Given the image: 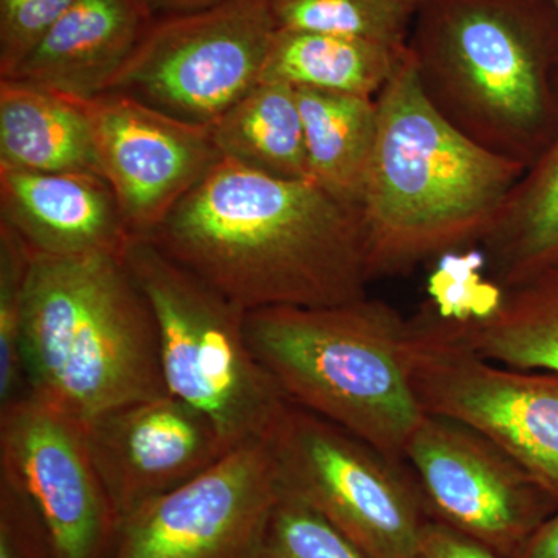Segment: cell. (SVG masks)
<instances>
[{
  "instance_id": "obj_1",
  "label": "cell",
  "mask_w": 558,
  "mask_h": 558,
  "mask_svg": "<svg viewBox=\"0 0 558 558\" xmlns=\"http://www.w3.org/2000/svg\"><path fill=\"white\" fill-rule=\"evenodd\" d=\"M146 240L247 311L368 296L359 208L222 159Z\"/></svg>"
},
{
  "instance_id": "obj_2",
  "label": "cell",
  "mask_w": 558,
  "mask_h": 558,
  "mask_svg": "<svg viewBox=\"0 0 558 558\" xmlns=\"http://www.w3.org/2000/svg\"><path fill=\"white\" fill-rule=\"evenodd\" d=\"M376 100L379 130L359 207L371 281L483 241L526 171L436 112L409 49Z\"/></svg>"
},
{
  "instance_id": "obj_3",
  "label": "cell",
  "mask_w": 558,
  "mask_h": 558,
  "mask_svg": "<svg viewBox=\"0 0 558 558\" xmlns=\"http://www.w3.org/2000/svg\"><path fill=\"white\" fill-rule=\"evenodd\" d=\"M407 49L429 105L488 153L531 167L558 134L548 0H422Z\"/></svg>"
},
{
  "instance_id": "obj_4",
  "label": "cell",
  "mask_w": 558,
  "mask_h": 558,
  "mask_svg": "<svg viewBox=\"0 0 558 558\" xmlns=\"http://www.w3.org/2000/svg\"><path fill=\"white\" fill-rule=\"evenodd\" d=\"M22 354L28 395L83 422L168 395L156 318L120 256L32 252Z\"/></svg>"
},
{
  "instance_id": "obj_5",
  "label": "cell",
  "mask_w": 558,
  "mask_h": 558,
  "mask_svg": "<svg viewBox=\"0 0 558 558\" xmlns=\"http://www.w3.org/2000/svg\"><path fill=\"white\" fill-rule=\"evenodd\" d=\"M410 319L369 296L247 312L253 354L293 405L405 464L425 416L410 377Z\"/></svg>"
},
{
  "instance_id": "obj_6",
  "label": "cell",
  "mask_w": 558,
  "mask_h": 558,
  "mask_svg": "<svg viewBox=\"0 0 558 558\" xmlns=\"http://www.w3.org/2000/svg\"><path fill=\"white\" fill-rule=\"evenodd\" d=\"M156 318L168 392L211 418L230 447L264 439L289 400L253 354L247 310L134 236L124 255Z\"/></svg>"
},
{
  "instance_id": "obj_7",
  "label": "cell",
  "mask_w": 558,
  "mask_h": 558,
  "mask_svg": "<svg viewBox=\"0 0 558 558\" xmlns=\"http://www.w3.org/2000/svg\"><path fill=\"white\" fill-rule=\"evenodd\" d=\"M282 490L369 558H410L429 515L409 465L288 403L266 436Z\"/></svg>"
},
{
  "instance_id": "obj_8",
  "label": "cell",
  "mask_w": 558,
  "mask_h": 558,
  "mask_svg": "<svg viewBox=\"0 0 558 558\" xmlns=\"http://www.w3.org/2000/svg\"><path fill=\"white\" fill-rule=\"evenodd\" d=\"M410 325L411 384L425 414L475 428L558 501V374L481 357L432 304Z\"/></svg>"
},
{
  "instance_id": "obj_9",
  "label": "cell",
  "mask_w": 558,
  "mask_h": 558,
  "mask_svg": "<svg viewBox=\"0 0 558 558\" xmlns=\"http://www.w3.org/2000/svg\"><path fill=\"white\" fill-rule=\"evenodd\" d=\"M275 31L270 0L154 17L108 90L208 126L260 83Z\"/></svg>"
},
{
  "instance_id": "obj_10",
  "label": "cell",
  "mask_w": 558,
  "mask_h": 558,
  "mask_svg": "<svg viewBox=\"0 0 558 558\" xmlns=\"http://www.w3.org/2000/svg\"><path fill=\"white\" fill-rule=\"evenodd\" d=\"M429 519L513 558L558 509L515 459L475 428L425 414L405 449Z\"/></svg>"
},
{
  "instance_id": "obj_11",
  "label": "cell",
  "mask_w": 558,
  "mask_h": 558,
  "mask_svg": "<svg viewBox=\"0 0 558 558\" xmlns=\"http://www.w3.org/2000/svg\"><path fill=\"white\" fill-rule=\"evenodd\" d=\"M281 494L266 439H250L124 517L110 558H248Z\"/></svg>"
},
{
  "instance_id": "obj_12",
  "label": "cell",
  "mask_w": 558,
  "mask_h": 558,
  "mask_svg": "<svg viewBox=\"0 0 558 558\" xmlns=\"http://www.w3.org/2000/svg\"><path fill=\"white\" fill-rule=\"evenodd\" d=\"M0 473L38 509L54 558L112 557L120 517L83 421L32 395L0 410Z\"/></svg>"
},
{
  "instance_id": "obj_13",
  "label": "cell",
  "mask_w": 558,
  "mask_h": 558,
  "mask_svg": "<svg viewBox=\"0 0 558 558\" xmlns=\"http://www.w3.org/2000/svg\"><path fill=\"white\" fill-rule=\"evenodd\" d=\"M89 121L102 178L134 236L146 238L222 160L209 126L108 90L76 100Z\"/></svg>"
},
{
  "instance_id": "obj_14",
  "label": "cell",
  "mask_w": 558,
  "mask_h": 558,
  "mask_svg": "<svg viewBox=\"0 0 558 558\" xmlns=\"http://www.w3.org/2000/svg\"><path fill=\"white\" fill-rule=\"evenodd\" d=\"M84 428L120 523L234 449L211 418L170 392L105 411Z\"/></svg>"
},
{
  "instance_id": "obj_15",
  "label": "cell",
  "mask_w": 558,
  "mask_h": 558,
  "mask_svg": "<svg viewBox=\"0 0 558 558\" xmlns=\"http://www.w3.org/2000/svg\"><path fill=\"white\" fill-rule=\"evenodd\" d=\"M0 223L33 253L124 258L134 238L108 180L92 172L0 168Z\"/></svg>"
},
{
  "instance_id": "obj_16",
  "label": "cell",
  "mask_w": 558,
  "mask_h": 558,
  "mask_svg": "<svg viewBox=\"0 0 558 558\" xmlns=\"http://www.w3.org/2000/svg\"><path fill=\"white\" fill-rule=\"evenodd\" d=\"M153 20L140 0H76L7 78L90 100L109 89Z\"/></svg>"
},
{
  "instance_id": "obj_17",
  "label": "cell",
  "mask_w": 558,
  "mask_h": 558,
  "mask_svg": "<svg viewBox=\"0 0 558 558\" xmlns=\"http://www.w3.org/2000/svg\"><path fill=\"white\" fill-rule=\"evenodd\" d=\"M438 311L447 329L481 357L558 374V266L501 289L481 310Z\"/></svg>"
},
{
  "instance_id": "obj_18",
  "label": "cell",
  "mask_w": 558,
  "mask_h": 558,
  "mask_svg": "<svg viewBox=\"0 0 558 558\" xmlns=\"http://www.w3.org/2000/svg\"><path fill=\"white\" fill-rule=\"evenodd\" d=\"M0 168L101 175L80 102L36 84L0 78Z\"/></svg>"
},
{
  "instance_id": "obj_19",
  "label": "cell",
  "mask_w": 558,
  "mask_h": 558,
  "mask_svg": "<svg viewBox=\"0 0 558 558\" xmlns=\"http://www.w3.org/2000/svg\"><path fill=\"white\" fill-rule=\"evenodd\" d=\"M480 244L501 289L558 266V134L510 190Z\"/></svg>"
},
{
  "instance_id": "obj_20",
  "label": "cell",
  "mask_w": 558,
  "mask_h": 558,
  "mask_svg": "<svg viewBox=\"0 0 558 558\" xmlns=\"http://www.w3.org/2000/svg\"><path fill=\"white\" fill-rule=\"evenodd\" d=\"M405 54L377 40L277 28L260 81L377 98Z\"/></svg>"
},
{
  "instance_id": "obj_21",
  "label": "cell",
  "mask_w": 558,
  "mask_h": 558,
  "mask_svg": "<svg viewBox=\"0 0 558 558\" xmlns=\"http://www.w3.org/2000/svg\"><path fill=\"white\" fill-rule=\"evenodd\" d=\"M295 90L312 182L343 204L359 208L379 130L376 98Z\"/></svg>"
},
{
  "instance_id": "obj_22",
  "label": "cell",
  "mask_w": 558,
  "mask_h": 558,
  "mask_svg": "<svg viewBox=\"0 0 558 558\" xmlns=\"http://www.w3.org/2000/svg\"><path fill=\"white\" fill-rule=\"evenodd\" d=\"M222 159L271 178L312 182L296 90L260 81L208 124Z\"/></svg>"
},
{
  "instance_id": "obj_23",
  "label": "cell",
  "mask_w": 558,
  "mask_h": 558,
  "mask_svg": "<svg viewBox=\"0 0 558 558\" xmlns=\"http://www.w3.org/2000/svg\"><path fill=\"white\" fill-rule=\"evenodd\" d=\"M282 31L377 40L405 49L414 10L398 0H270Z\"/></svg>"
},
{
  "instance_id": "obj_24",
  "label": "cell",
  "mask_w": 558,
  "mask_h": 558,
  "mask_svg": "<svg viewBox=\"0 0 558 558\" xmlns=\"http://www.w3.org/2000/svg\"><path fill=\"white\" fill-rule=\"evenodd\" d=\"M31 260V248L0 223V410L28 395L22 328Z\"/></svg>"
},
{
  "instance_id": "obj_25",
  "label": "cell",
  "mask_w": 558,
  "mask_h": 558,
  "mask_svg": "<svg viewBox=\"0 0 558 558\" xmlns=\"http://www.w3.org/2000/svg\"><path fill=\"white\" fill-rule=\"evenodd\" d=\"M248 558H369L351 539L282 490L258 546Z\"/></svg>"
},
{
  "instance_id": "obj_26",
  "label": "cell",
  "mask_w": 558,
  "mask_h": 558,
  "mask_svg": "<svg viewBox=\"0 0 558 558\" xmlns=\"http://www.w3.org/2000/svg\"><path fill=\"white\" fill-rule=\"evenodd\" d=\"M76 0H0V78H7Z\"/></svg>"
},
{
  "instance_id": "obj_27",
  "label": "cell",
  "mask_w": 558,
  "mask_h": 558,
  "mask_svg": "<svg viewBox=\"0 0 558 558\" xmlns=\"http://www.w3.org/2000/svg\"><path fill=\"white\" fill-rule=\"evenodd\" d=\"M0 558H54L38 509L3 473H0Z\"/></svg>"
},
{
  "instance_id": "obj_28",
  "label": "cell",
  "mask_w": 558,
  "mask_h": 558,
  "mask_svg": "<svg viewBox=\"0 0 558 558\" xmlns=\"http://www.w3.org/2000/svg\"><path fill=\"white\" fill-rule=\"evenodd\" d=\"M410 558H501L468 535L429 520Z\"/></svg>"
},
{
  "instance_id": "obj_29",
  "label": "cell",
  "mask_w": 558,
  "mask_h": 558,
  "mask_svg": "<svg viewBox=\"0 0 558 558\" xmlns=\"http://www.w3.org/2000/svg\"><path fill=\"white\" fill-rule=\"evenodd\" d=\"M513 558H558V509L531 535Z\"/></svg>"
},
{
  "instance_id": "obj_30",
  "label": "cell",
  "mask_w": 558,
  "mask_h": 558,
  "mask_svg": "<svg viewBox=\"0 0 558 558\" xmlns=\"http://www.w3.org/2000/svg\"><path fill=\"white\" fill-rule=\"evenodd\" d=\"M153 17L178 16L218 5L223 0H140Z\"/></svg>"
},
{
  "instance_id": "obj_31",
  "label": "cell",
  "mask_w": 558,
  "mask_h": 558,
  "mask_svg": "<svg viewBox=\"0 0 558 558\" xmlns=\"http://www.w3.org/2000/svg\"><path fill=\"white\" fill-rule=\"evenodd\" d=\"M398 2L403 3V5L410 7V9L416 10V7L418 3L422 2V0H398Z\"/></svg>"
},
{
  "instance_id": "obj_32",
  "label": "cell",
  "mask_w": 558,
  "mask_h": 558,
  "mask_svg": "<svg viewBox=\"0 0 558 558\" xmlns=\"http://www.w3.org/2000/svg\"><path fill=\"white\" fill-rule=\"evenodd\" d=\"M550 3V7H553L554 11H556L557 17H558V0H548Z\"/></svg>"
}]
</instances>
